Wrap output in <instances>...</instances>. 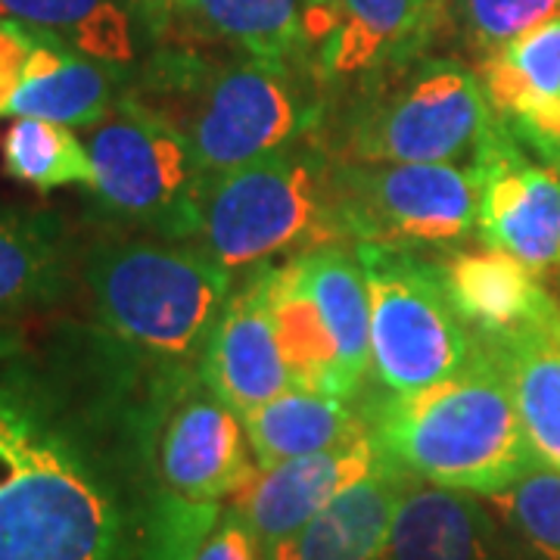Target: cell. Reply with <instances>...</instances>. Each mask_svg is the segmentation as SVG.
Returning a JSON list of instances; mask_svg holds the SVG:
<instances>
[{
	"label": "cell",
	"mask_w": 560,
	"mask_h": 560,
	"mask_svg": "<svg viewBox=\"0 0 560 560\" xmlns=\"http://www.w3.org/2000/svg\"><path fill=\"white\" fill-rule=\"evenodd\" d=\"M374 411L368 430L381 458L411 480L495 499L541 460L504 368L477 340L455 374Z\"/></svg>",
	"instance_id": "cell-1"
},
{
	"label": "cell",
	"mask_w": 560,
	"mask_h": 560,
	"mask_svg": "<svg viewBox=\"0 0 560 560\" xmlns=\"http://www.w3.org/2000/svg\"><path fill=\"white\" fill-rule=\"evenodd\" d=\"M128 94L187 140L206 175L278 153L320 116L296 66L219 60L184 44L147 62Z\"/></svg>",
	"instance_id": "cell-2"
},
{
	"label": "cell",
	"mask_w": 560,
	"mask_h": 560,
	"mask_svg": "<svg viewBox=\"0 0 560 560\" xmlns=\"http://www.w3.org/2000/svg\"><path fill=\"white\" fill-rule=\"evenodd\" d=\"M121 514L75 442L0 389V560H119Z\"/></svg>",
	"instance_id": "cell-3"
},
{
	"label": "cell",
	"mask_w": 560,
	"mask_h": 560,
	"mask_svg": "<svg viewBox=\"0 0 560 560\" xmlns=\"http://www.w3.org/2000/svg\"><path fill=\"white\" fill-rule=\"evenodd\" d=\"M84 283L116 340L162 359L190 355L231 296V271L184 243H97L84 259Z\"/></svg>",
	"instance_id": "cell-4"
},
{
	"label": "cell",
	"mask_w": 560,
	"mask_h": 560,
	"mask_svg": "<svg viewBox=\"0 0 560 560\" xmlns=\"http://www.w3.org/2000/svg\"><path fill=\"white\" fill-rule=\"evenodd\" d=\"M197 237L228 271L334 243L342 234L327 194V156L290 143L256 162L202 175Z\"/></svg>",
	"instance_id": "cell-5"
},
{
	"label": "cell",
	"mask_w": 560,
	"mask_h": 560,
	"mask_svg": "<svg viewBox=\"0 0 560 560\" xmlns=\"http://www.w3.org/2000/svg\"><path fill=\"white\" fill-rule=\"evenodd\" d=\"M352 106L334 160L474 165L501 128L480 75L455 60H405Z\"/></svg>",
	"instance_id": "cell-6"
},
{
	"label": "cell",
	"mask_w": 560,
	"mask_h": 560,
	"mask_svg": "<svg viewBox=\"0 0 560 560\" xmlns=\"http://www.w3.org/2000/svg\"><path fill=\"white\" fill-rule=\"evenodd\" d=\"M327 194L346 237L386 249L464 241L480 219V168L455 162L327 160Z\"/></svg>",
	"instance_id": "cell-7"
},
{
	"label": "cell",
	"mask_w": 560,
	"mask_h": 560,
	"mask_svg": "<svg viewBox=\"0 0 560 560\" xmlns=\"http://www.w3.org/2000/svg\"><path fill=\"white\" fill-rule=\"evenodd\" d=\"M371 302V374L389 396L418 393L455 374L474 337L445 296L436 265L401 249L359 243Z\"/></svg>",
	"instance_id": "cell-8"
},
{
	"label": "cell",
	"mask_w": 560,
	"mask_h": 560,
	"mask_svg": "<svg viewBox=\"0 0 560 560\" xmlns=\"http://www.w3.org/2000/svg\"><path fill=\"white\" fill-rule=\"evenodd\" d=\"M94 162L91 194L121 221L153 228L165 237H197L202 172L194 150L150 106L121 94L88 135Z\"/></svg>",
	"instance_id": "cell-9"
},
{
	"label": "cell",
	"mask_w": 560,
	"mask_h": 560,
	"mask_svg": "<svg viewBox=\"0 0 560 560\" xmlns=\"http://www.w3.org/2000/svg\"><path fill=\"white\" fill-rule=\"evenodd\" d=\"M153 464L162 499L206 508L237 499L259 474L241 415L212 389L180 393L165 411L153 442Z\"/></svg>",
	"instance_id": "cell-10"
},
{
	"label": "cell",
	"mask_w": 560,
	"mask_h": 560,
	"mask_svg": "<svg viewBox=\"0 0 560 560\" xmlns=\"http://www.w3.org/2000/svg\"><path fill=\"white\" fill-rule=\"evenodd\" d=\"M480 219L477 231L489 249L523 261L533 271L560 265V168L523 156L514 131L501 128L477 156Z\"/></svg>",
	"instance_id": "cell-11"
},
{
	"label": "cell",
	"mask_w": 560,
	"mask_h": 560,
	"mask_svg": "<svg viewBox=\"0 0 560 560\" xmlns=\"http://www.w3.org/2000/svg\"><path fill=\"white\" fill-rule=\"evenodd\" d=\"M381 467L377 442L371 430H361L334 448L259 470L241 495L231 499V511H237L243 523L253 529L261 551H271L293 539L340 492Z\"/></svg>",
	"instance_id": "cell-12"
},
{
	"label": "cell",
	"mask_w": 560,
	"mask_h": 560,
	"mask_svg": "<svg viewBox=\"0 0 560 560\" xmlns=\"http://www.w3.org/2000/svg\"><path fill=\"white\" fill-rule=\"evenodd\" d=\"M271 275L275 265L253 268L206 337V386L241 418L293 389L271 315Z\"/></svg>",
	"instance_id": "cell-13"
},
{
	"label": "cell",
	"mask_w": 560,
	"mask_h": 560,
	"mask_svg": "<svg viewBox=\"0 0 560 560\" xmlns=\"http://www.w3.org/2000/svg\"><path fill=\"white\" fill-rule=\"evenodd\" d=\"M436 13L433 0H315L312 47L320 79L377 75L418 57Z\"/></svg>",
	"instance_id": "cell-14"
},
{
	"label": "cell",
	"mask_w": 560,
	"mask_h": 560,
	"mask_svg": "<svg viewBox=\"0 0 560 560\" xmlns=\"http://www.w3.org/2000/svg\"><path fill=\"white\" fill-rule=\"evenodd\" d=\"M315 0H150L147 16L178 40L228 44L246 57L300 66L312 50Z\"/></svg>",
	"instance_id": "cell-15"
},
{
	"label": "cell",
	"mask_w": 560,
	"mask_h": 560,
	"mask_svg": "<svg viewBox=\"0 0 560 560\" xmlns=\"http://www.w3.org/2000/svg\"><path fill=\"white\" fill-rule=\"evenodd\" d=\"M436 275L455 315L474 340L511 337L558 312L533 268L489 246L448 256L436 265Z\"/></svg>",
	"instance_id": "cell-16"
},
{
	"label": "cell",
	"mask_w": 560,
	"mask_h": 560,
	"mask_svg": "<svg viewBox=\"0 0 560 560\" xmlns=\"http://www.w3.org/2000/svg\"><path fill=\"white\" fill-rule=\"evenodd\" d=\"M381 560H508V551L477 495L408 480Z\"/></svg>",
	"instance_id": "cell-17"
},
{
	"label": "cell",
	"mask_w": 560,
	"mask_h": 560,
	"mask_svg": "<svg viewBox=\"0 0 560 560\" xmlns=\"http://www.w3.org/2000/svg\"><path fill=\"white\" fill-rule=\"evenodd\" d=\"M35 32V47L25 62L22 84L7 116L60 121L69 128H94L119 103L121 66L84 57L47 32Z\"/></svg>",
	"instance_id": "cell-18"
},
{
	"label": "cell",
	"mask_w": 560,
	"mask_h": 560,
	"mask_svg": "<svg viewBox=\"0 0 560 560\" xmlns=\"http://www.w3.org/2000/svg\"><path fill=\"white\" fill-rule=\"evenodd\" d=\"M408 480L383 460L381 470L349 486L293 539L265 555L275 560H381Z\"/></svg>",
	"instance_id": "cell-19"
},
{
	"label": "cell",
	"mask_w": 560,
	"mask_h": 560,
	"mask_svg": "<svg viewBox=\"0 0 560 560\" xmlns=\"http://www.w3.org/2000/svg\"><path fill=\"white\" fill-rule=\"evenodd\" d=\"M271 315H275L280 355L293 389L352 399L359 386L349 381L342 368L340 349L320 318L318 302L302 278L296 256H290L283 265H275Z\"/></svg>",
	"instance_id": "cell-20"
},
{
	"label": "cell",
	"mask_w": 560,
	"mask_h": 560,
	"mask_svg": "<svg viewBox=\"0 0 560 560\" xmlns=\"http://www.w3.org/2000/svg\"><path fill=\"white\" fill-rule=\"evenodd\" d=\"M241 420L259 470L334 448L368 430V423L349 408V399L308 389H287Z\"/></svg>",
	"instance_id": "cell-21"
},
{
	"label": "cell",
	"mask_w": 560,
	"mask_h": 560,
	"mask_svg": "<svg viewBox=\"0 0 560 560\" xmlns=\"http://www.w3.org/2000/svg\"><path fill=\"white\" fill-rule=\"evenodd\" d=\"M482 346L511 381L533 448L560 470V312Z\"/></svg>",
	"instance_id": "cell-22"
},
{
	"label": "cell",
	"mask_w": 560,
	"mask_h": 560,
	"mask_svg": "<svg viewBox=\"0 0 560 560\" xmlns=\"http://www.w3.org/2000/svg\"><path fill=\"white\" fill-rule=\"evenodd\" d=\"M62 287L60 219L47 209L0 206V320L60 300Z\"/></svg>",
	"instance_id": "cell-23"
},
{
	"label": "cell",
	"mask_w": 560,
	"mask_h": 560,
	"mask_svg": "<svg viewBox=\"0 0 560 560\" xmlns=\"http://www.w3.org/2000/svg\"><path fill=\"white\" fill-rule=\"evenodd\" d=\"M477 75L508 128L560 101V13L482 57Z\"/></svg>",
	"instance_id": "cell-24"
},
{
	"label": "cell",
	"mask_w": 560,
	"mask_h": 560,
	"mask_svg": "<svg viewBox=\"0 0 560 560\" xmlns=\"http://www.w3.org/2000/svg\"><path fill=\"white\" fill-rule=\"evenodd\" d=\"M0 20L57 35L84 57L113 66L135 57L131 20L119 0H0Z\"/></svg>",
	"instance_id": "cell-25"
},
{
	"label": "cell",
	"mask_w": 560,
	"mask_h": 560,
	"mask_svg": "<svg viewBox=\"0 0 560 560\" xmlns=\"http://www.w3.org/2000/svg\"><path fill=\"white\" fill-rule=\"evenodd\" d=\"M3 168L10 178L40 194L57 187H94L88 143L60 121L16 119L3 138Z\"/></svg>",
	"instance_id": "cell-26"
},
{
	"label": "cell",
	"mask_w": 560,
	"mask_h": 560,
	"mask_svg": "<svg viewBox=\"0 0 560 560\" xmlns=\"http://www.w3.org/2000/svg\"><path fill=\"white\" fill-rule=\"evenodd\" d=\"M541 560H560V470L536 460L521 480L489 499Z\"/></svg>",
	"instance_id": "cell-27"
},
{
	"label": "cell",
	"mask_w": 560,
	"mask_h": 560,
	"mask_svg": "<svg viewBox=\"0 0 560 560\" xmlns=\"http://www.w3.org/2000/svg\"><path fill=\"white\" fill-rule=\"evenodd\" d=\"M460 40L489 57L560 13V0H445ZM442 3V7H445ZM440 7V10H442Z\"/></svg>",
	"instance_id": "cell-28"
},
{
	"label": "cell",
	"mask_w": 560,
	"mask_h": 560,
	"mask_svg": "<svg viewBox=\"0 0 560 560\" xmlns=\"http://www.w3.org/2000/svg\"><path fill=\"white\" fill-rule=\"evenodd\" d=\"M32 47H35V32L28 25L0 20V116H7L10 103L20 91Z\"/></svg>",
	"instance_id": "cell-29"
},
{
	"label": "cell",
	"mask_w": 560,
	"mask_h": 560,
	"mask_svg": "<svg viewBox=\"0 0 560 560\" xmlns=\"http://www.w3.org/2000/svg\"><path fill=\"white\" fill-rule=\"evenodd\" d=\"M261 545L237 511L221 514L190 560H261Z\"/></svg>",
	"instance_id": "cell-30"
},
{
	"label": "cell",
	"mask_w": 560,
	"mask_h": 560,
	"mask_svg": "<svg viewBox=\"0 0 560 560\" xmlns=\"http://www.w3.org/2000/svg\"><path fill=\"white\" fill-rule=\"evenodd\" d=\"M511 131L521 135L523 140H529L548 162H560V101L536 113L533 119L514 125Z\"/></svg>",
	"instance_id": "cell-31"
},
{
	"label": "cell",
	"mask_w": 560,
	"mask_h": 560,
	"mask_svg": "<svg viewBox=\"0 0 560 560\" xmlns=\"http://www.w3.org/2000/svg\"><path fill=\"white\" fill-rule=\"evenodd\" d=\"M16 349H20V334L10 327H0V361L16 355Z\"/></svg>",
	"instance_id": "cell-32"
},
{
	"label": "cell",
	"mask_w": 560,
	"mask_h": 560,
	"mask_svg": "<svg viewBox=\"0 0 560 560\" xmlns=\"http://www.w3.org/2000/svg\"><path fill=\"white\" fill-rule=\"evenodd\" d=\"M433 3H436V10H440V7H442V3H445V0H433Z\"/></svg>",
	"instance_id": "cell-33"
},
{
	"label": "cell",
	"mask_w": 560,
	"mask_h": 560,
	"mask_svg": "<svg viewBox=\"0 0 560 560\" xmlns=\"http://www.w3.org/2000/svg\"><path fill=\"white\" fill-rule=\"evenodd\" d=\"M261 560H275V558H268V555H261Z\"/></svg>",
	"instance_id": "cell-34"
},
{
	"label": "cell",
	"mask_w": 560,
	"mask_h": 560,
	"mask_svg": "<svg viewBox=\"0 0 560 560\" xmlns=\"http://www.w3.org/2000/svg\"><path fill=\"white\" fill-rule=\"evenodd\" d=\"M555 168H560V162H555Z\"/></svg>",
	"instance_id": "cell-35"
}]
</instances>
